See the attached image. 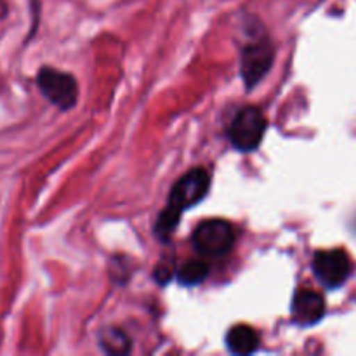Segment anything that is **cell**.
<instances>
[{"instance_id": "1", "label": "cell", "mask_w": 356, "mask_h": 356, "mask_svg": "<svg viewBox=\"0 0 356 356\" xmlns=\"http://www.w3.org/2000/svg\"><path fill=\"white\" fill-rule=\"evenodd\" d=\"M266 118L256 106L242 108L229 125V139L238 152H252L263 141Z\"/></svg>"}, {"instance_id": "2", "label": "cell", "mask_w": 356, "mask_h": 356, "mask_svg": "<svg viewBox=\"0 0 356 356\" xmlns=\"http://www.w3.org/2000/svg\"><path fill=\"white\" fill-rule=\"evenodd\" d=\"M235 243V232L228 221L209 219L193 233V247L205 257H219L228 254Z\"/></svg>"}, {"instance_id": "3", "label": "cell", "mask_w": 356, "mask_h": 356, "mask_svg": "<svg viewBox=\"0 0 356 356\" xmlns=\"http://www.w3.org/2000/svg\"><path fill=\"white\" fill-rule=\"evenodd\" d=\"M313 273L327 289H339L351 275V259L343 249L320 250L313 257Z\"/></svg>"}, {"instance_id": "4", "label": "cell", "mask_w": 356, "mask_h": 356, "mask_svg": "<svg viewBox=\"0 0 356 356\" xmlns=\"http://www.w3.org/2000/svg\"><path fill=\"white\" fill-rule=\"evenodd\" d=\"M211 188V176L205 169H191L172 186L169 195V207L184 212L197 205Z\"/></svg>"}, {"instance_id": "5", "label": "cell", "mask_w": 356, "mask_h": 356, "mask_svg": "<svg viewBox=\"0 0 356 356\" xmlns=\"http://www.w3.org/2000/svg\"><path fill=\"white\" fill-rule=\"evenodd\" d=\"M42 94L61 110H68L76 103L79 86L70 73L54 68H42L37 79Z\"/></svg>"}, {"instance_id": "6", "label": "cell", "mask_w": 356, "mask_h": 356, "mask_svg": "<svg viewBox=\"0 0 356 356\" xmlns=\"http://www.w3.org/2000/svg\"><path fill=\"white\" fill-rule=\"evenodd\" d=\"M273 47L268 40L254 42L247 45L242 56V76L247 87H254L271 68Z\"/></svg>"}, {"instance_id": "7", "label": "cell", "mask_w": 356, "mask_h": 356, "mask_svg": "<svg viewBox=\"0 0 356 356\" xmlns=\"http://www.w3.org/2000/svg\"><path fill=\"white\" fill-rule=\"evenodd\" d=\"M325 315V299L315 291L302 289L294 296L292 301V318L301 327L318 323Z\"/></svg>"}, {"instance_id": "8", "label": "cell", "mask_w": 356, "mask_h": 356, "mask_svg": "<svg viewBox=\"0 0 356 356\" xmlns=\"http://www.w3.org/2000/svg\"><path fill=\"white\" fill-rule=\"evenodd\" d=\"M226 346L235 355H250L259 348V336L249 325H236L226 336Z\"/></svg>"}, {"instance_id": "9", "label": "cell", "mask_w": 356, "mask_h": 356, "mask_svg": "<svg viewBox=\"0 0 356 356\" xmlns=\"http://www.w3.org/2000/svg\"><path fill=\"white\" fill-rule=\"evenodd\" d=\"M99 344L110 355H127L131 351V339L127 337V334L115 327L104 329L99 334Z\"/></svg>"}, {"instance_id": "10", "label": "cell", "mask_w": 356, "mask_h": 356, "mask_svg": "<svg viewBox=\"0 0 356 356\" xmlns=\"http://www.w3.org/2000/svg\"><path fill=\"white\" fill-rule=\"evenodd\" d=\"M209 273V266L204 261H188L177 271V280L183 285H198Z\"/></svg>"}, {"instance_id": "11", "label": "cell", "mask_w": 356, "mask_h": 356, "mask_svg": "<svg viewBox=\"0 0 356 356\" xmlns=\"http://www.w3.org/2000/svg\"><path fill=\"white\" fill-rule=\"evenodd\" d=\"M179 219H181V212L167 207L165 211L159 216V221H156V226H155L156 235L162 236V238H167V236L174 232V228L179 225Z\"/></svg>"}, {"instance_id": "12", "label": "cell", "mask_w": 356, "mask_h": 356, "mask_svg": "<svg viewBox=\"0 0 356 356\" xmlns=\"http://www.w3.org/2000/svg\"><path fill=\"white\" fill-rule=\"evenodd\" d=\"M3 10H6V6H3V2H2V0H0V16H2V14H3Z\"/></svg>"}]
</instances>
